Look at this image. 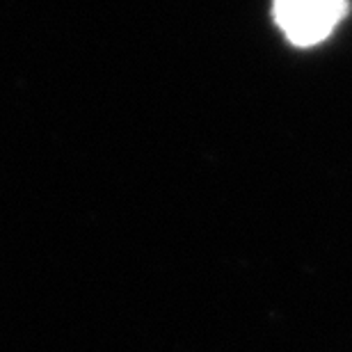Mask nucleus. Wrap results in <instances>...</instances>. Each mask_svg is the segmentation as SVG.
<instances>
[{"mask_svg":"<svg viewBox=\"0 0 352 352\" xmlns=\"http://www.w3.org/2000/svg\"><path fill=\"white\" fill-rule=\"evenodd\" d=\"M346 14V0H274V19L288 41L318 44Z\"/></svg>","mask_w":352,"mask_h":352,"instance_id":"1","label":"nucleus"}]
</instances>
